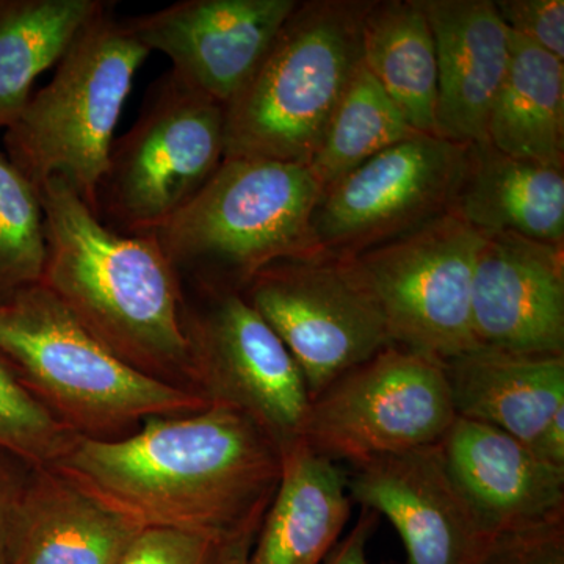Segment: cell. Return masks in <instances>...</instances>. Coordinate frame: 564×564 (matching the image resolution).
I'll return each mask as SVG.
<instances>
[{"label": "cell", "mask_w": 564, "mask_h": 564, "mask_svg": "<svg viewBox=\"0 0 564 564\" xmlns=\"http://www.w3.org/2000/svg\"><path fill=\"white\" fill-rule=\"evenodd\" d=\"M0 355L62 425L88 440H120L147 419L210 406L121 361L41 282L0 302Z\"/></svg>", "instance_id": "obj_3"}, {"label": "cell", "mask_w": 564, "mask_h": 564, "mask_svg": "<svg viewBox=\"0 0 564 564\" xmlns=\"http://www.w3.org/2000/svg\"><path fill=\"white\" fill-rule=\"evenodd\" d=\"M243 299L299 364L311 399L391 344L358 259L318 248L261 270Z\"/></svg>", "instance_id": "obj_8"}, {"label": "cell", "mask_w": 564, "mask_h": 564, "mask_svg": "<svg viewBox=\"0 0 564 564\" xmlns=\"http://www.w3.org/2000/svg\"><path fill=\"white\" fill-rule=\"evenodd\" d=\"M378 522H380V516L362 508L358 522L352 525L350 532L340 538L339 543L323 564H369L367 547L377 530Z\"/></svg>", "instance_id": "obj_32"}, {"label": "cell", "mask_w": 564, "mask_h": 564, "mask_svg": "<svg viewBox=\"0 0 564 564\" xmlns=\"http://www.w3.org/2000/svg\"><path fill=\"white\" fill-rule=\"evenodd\" d=\"M417 133L361 63L307 169L323 196L369 159Z\"/></svg>", "instance_id": "obj_25"}, {"label": "cell", "mask_w": 564, "mask_h": 564, "mask_svg": "<svg viewBox=\"0 0 564 564\" xmlns=\"http://www.w3.org/2000/svg\"><path fill=\"white\" fill-rule=\"evenodd\" d=\"M31 466L0 452V564H9L10 538Z\"/></svg>", "instance_id": "obj_31"}, {"label": "cell", "mask_w": 564, "mask_h": 564, "mask_svg": "<svg viewBox=\"0 0 564 564\" xmlns=\"http://www.w3.org/2000/svg\"><path fill=\"white\" fill-rule=\"evenodd\" d=\"M321 188L306 165L225 159L203 191L150 234L181 282L242 292L265 267L318 250Z\"/></svg>", "instance_id": "obj_4"}, {"label": "cell", "mask_w": 564, "mask_h": 564, "mask_svg": "<svg viewBox=\"0 0 564 564\" xmlns=\"http://www.w3.org/2000/svg\"><path fill=\"white\" fill-rule=\"evenodd\" d=\"M437 57L434 137L486 140L489 115L511 61V32L492 0H421Z\"/></svg>", "instance_id": "obj_17"}, {"label": "cell", "mask_w": 564, "mask_h": 564, "mask_svg": "<svg viewBox=\"0 0 564 564\" xmlns=\"http://www.w3.org/2000/svg\"><path fill=\"white\" fill-rule=\"evenodd\" d=\"M36 191L46 236L41 284L132 369L199 393L185 289L158 242L111 231L61 177Z\"/></svg>", "instance_id": "obj_2"}, {"label": "cell", "mask_w": 564, "mask_h": 564, "mask_svg": "<svg viewBox=\"0 0 564 564\" xmlns=\"http://www.w3.org/2000/svg\"><path fill=\"white\" fill-rule=\"evenodd\" d=\"M348 473L303 440L281 448V477L247 564H323L350 521Z\"/></svg>", "instance_id": "obj_19"}, {"label": "cell", "mask_w": 564, "mask_h": 564, "mask_svg": "<svg viewBox=\"0 0 564 564\" xmlns=\"http://www.w3.org/2000/svg\"><path fill=\"white\" fill-rule=\"evenodd\" d=\"M141 532L55 467H32L9 564H120Z\"/></svg>", "instance_id": "obj_18"}, {"label": "cell", "mask_w": 564, "mask_h": 564, "mask_svg": "<svg viewBox=\"0 0 564 564\" xmlns=\"http://www.w3.org/2000/svg\"><path fill=\"white\" fill-rule=\"evenodd\" d=\"M456 417L510 434L530 448L564 410V356L474 348L444 364Z\"/></svg>", "instance_id": "obj_20"}, {"label": "cell", "mask_w": 564, "mask_h": 564, "mask_svg": "<svg viewBox=\"0 0 564 564\" xmlns=\"http://www.w3.org/2000/svg\"><path fill=\"white\" fill-rule=\"evenodd\" d=\"M348 492L352 503L391 522L406 564H481L491 543L448 473L440 444L351 467Z\"/></svg>", "instance_id": "obj_14"}, {"label": "cell", "mask_w": 564, "mask_h": 564, "mask_svg": "<svg viewBox=\"0 0 564 564\" xmlns=\"http://www.w3.org/2000/svg\"><path fill=\"white\" fill-rule=\"evenodd\" d=\"M494 6L511 32L564 62L563 0H496Z\"/></svg>", "instance_id": "obj_30"}, {"label": "cell", "mask_w": 564, "mask_h": 564, "mask_svg": "<svg viewBox=\"0 0 564 564\" xmlns=\"http://www.w3.org/2000/svg\"><path fill=\"white\" fill-rule=\"evenodd\" d=\"M370 0H300L226 106L225 159L310 165L362 63Z\"/></svg>", "instance_id": "obj_5"}, {"label": "cell", "mask_w": 564, "mask_h": 564, "mask_svg": "<svg viewBox=\"0 0 564 564\" xmlns=\"http://www.w3.org/2000/svg\"><path fill=\"white\" fill-rule=\"evenodd\" d=\"M455 419L443 364L388 345L314 397L302 440L356 467L440 444Z\"/></svg>", "instance_id": "obj_9"}, {"label": "cell", "mask_w": 564, "mask_h": 564, "mask_svg": "<svg viewBox=\"0 0 564 564\" xmlns=\"http://www.w3.org/2000/svg\"><path fill=\"white\" fill-rule=\"evenodd\" d=\"M469 147L417 133L381 151L322 196L315 242L356 258L454 210Z\"/></svg>", "instance_id": "obj_12"}, {"label": "cell", "mask_w": 564, "mask_h": 564, "mask_svg": "<svg viewBox=\"0 0 564 564\" xmlns=\"http://www.w3.org/2000/svg\"><path fill=\"white\" fill-rule=\"evenodd\" d=\"M486 140L505 154L564 170V62L514 32Z\"/></svg>", "instance_id": "obj_22"}, {"label": "cell", "mask_w": 564, "mask_h": 564, "mask_svg": "<svg viewBox=\"0 0 564 564\" xmlns=\"http://www.w3.org/2000/svg\"><path fill=\"white\" fill-rule=\"evenodd\" d=\"M532 451L545 463L564 469V410L545 426Z\"/></svg>", "instance_id": "obj_33"}, {"label": "cell", "mask_w": 564, "mask_h": 564, "mask_svg": "<svg viewBox=\"0 0 564 564\" xmlns=\"http://www.w3.org/2000/svg\"><path fill=\"white\" fill-rule=\"evenodd\" d=\"M300 0H181L128 18L141 46L172 61L192 90L228 106L251 79Z\"/></svg>", "instance_id": "obj_13"}, {"label": "cell", "mask_w": 564, "mask_h": 564, "mask_svg": "<svg viewBox=\"0 0 564 564\" xmlns=\"http://www.w3.org/2000/svg\"><path fill=\"white\" fill-rule=\"evenodd\" d=\"M440 448L489 536L564 518V469L510 434L456 417Z\"/></svg>", "instance_id": "obj_16"}, {"label": "cell", "mask_w": 564, "mask_h": 564, "mask_svg": "<svg viewBox=\"0 0 564 564\" xmlns=\"http://www.w3.org/2000/svg\"><path fill=\"white\" fill-rule=\"evenodd\" d=\"M485 234L455 212L356 256L383 311L392 345L444 364L477 348L475 261Z\"/></svg>", "instance_id": "obj_10"}, {"label": "cell", "mask_w": 564, "mask_h": 564, "mask_svg": "<svg viewBox=\"0 0 564 564\" xmlns=\"http://www.w3.org/2000/svg\"><path fill=\"white\" fill-rule=\"evenodd\" d=\"M52 467L141 530L232 540L258 530L281 477V451L223 404L151 417L135 433L76 436Z\"/></svg>", "instance_id": "obj_1"}, {"label": "cell", "mask_w": 564, "mask_h": 564, "mask_svg": "<svg viewBox=\"0 0 564 564\" xmlns=\"http://www.w3.org/2000/svg\"><path fill=\"white\" fill-rule=\"evenodd\" d=\"M485 236L564 245V170L513 158L488 140L469 147L454 210Z\"/></svg>", "instance_id": "obj_21"}, {"label": "cell", "mask_w": 564, "mask_h": 564, "mask_svg": "<svg viewBox=\"0 0 564 564\" xmlns=\"http://www.w3.org/2000/svg\"><path fill=\"white\" fill-rule=\"evenodd\" d=\"M256 533H258V530H252V532L242 533L240 536H237L231 545H229L225 564H247L248 554H250L251 545L254 543Z\"/></svg>", "instance_id": "obj_34"}, {"label": "cell", "mask_w": 564, "mask_h": 564, "mask_svg": "<svg viewBox=\"0 0 564 564\" xmlns=\"http://www.w3.org/2000/svg\"><path fill=\"white\" fill-rule=\"evenodd\" d=\"M185 293L184 325L196 388L210 404L250 417L278 447L302 440L310 389L299 364L240 292Z\"/></svg>", "instance_id": "obj_11"}, {"label": "cell", "mask_w": 564, "mask_h": 564, "mask_svg": "<svg viewBox=\"0 0 564 564\" xmlns=\"http://www.w3.org/2000/svg\"><path fill=\"white\" fill-rule=\"evenodd\" d=\"M225 133L226 107L170 70L131 131L115 141L96 193V217L111 231L150 236L220 169Z\"/></svg>", "instance_id": "obj_7"}, {"label": "cell", "mask_w": 564, "mask_h": 564, "mask_svg": "<svg viewBox=\"0 0 564 564\" xmlns=\"http://www.w3.org/2000/svg\"><path fill=\"white\" fill-rule=\"evenodd\" d=\"M44 214L39 191L0 150V302L43 280Z\"/></svg>", "instance_id": "obj_26"}, {"label": "cell", "mask_w": 564, "mask_h": 564, "mask_svg": "<svg viewBox=\"0 0 564 564\" xmlns=\"http://www.w3.org/2000/svg\"><path fill=\"white\" fill-rule=\"evenodd\" d=\"M111 6L80 32L3 135L7 158L36 188L61 177L93 212L122 107L150 55Z\"/></svg>", "instance_id": "obj_6"}, {"label": "cell", "mask_w": 564, "mask_h": 564, "mask_svg": "<svg viewBox=\"0 0 564 564\" xmlns=\"http://www.w3.org/2000/svg\"><path fill=\"white\" fill-rule=\"evenodd\" d=\"M76 436L32 395L0 355V452L31 467H47L62 458Z\"/></svg>", "instance_id": "obj_27"}, {"label": "cell", "mask_w": 564, "mask_h": 564, "mask_svg": "<svg viewBox=\"0 0 564 564\" xmlns=\"http://www.w3.org/2000/svg\"><path fill=\"white\" fill-rule=\"evenodd\" d=\"M481 564H564V518L496 534Z\"/></svg>", "instance_id": "obj_29"}, {"label": "cell", "mask_w": 564, "mask_h": 564, "mask_svg": "<svg viewBox=\"0 0 564 564\" xmlns=\"http://www.w3.org/2000/svg\"><path fill=\"white\" fill-rule=\"evenodd\" d=\"M477 348L564 356V245L491 234L475 261Z\"/></svg>", "instance_id": "obj_15"}, {"label": "cell", "mask_w": 564, "mask_h": 564, "mask_svg": "<svg viewBox=\"0 0 564 564\" xmlns=\"http://www.w3.org/2000/svg\"><path fill=\"white\" fill-rule=\"evenodd\" d=\"M104 0H0V129L24 110L44 70L58 65Z\"/></svg>", "instance_id": "obj_24"}, {"label": "cell", "mask_w": 564, "mask_h": 564, "mask_svg": "<svg viewBox=\"0 0 564 564\" xmlns=\"http://www.w3.org/2000/svg\"><path fill=\"white\" fill-rule=\"evenodd\" d=\"M236 538L223 540L173 530H144L120 564H225Z\"/></svg>", "instance_id": "obj_28"}, {"label": "cell", "mask_w": 564, "mask_h": 564, "mask_svg": "<svg viewBox=\"0 0 564 564\" xmlns=\"http://www.w3.org/2000/svg\"><path fill=\"white\" fill-rule=\"evenodd\" d=\"M362 65L421 133H433L436 43L421 0H370L362 20Z\"/></svg>", "instance_id": "obj_23"}]
</instances>
